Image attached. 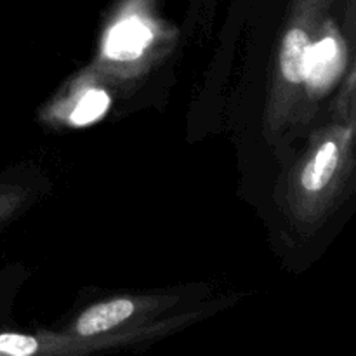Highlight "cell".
Listing matches in <instances>:
<instances>
[{"instance_id":"obj_3","label":"cell","mask_w":356,"mask_h":356,"mask_svg":"<svg viewBox=\"0 0 356 356\" xmlns=\"http://www.w3.org/2000/svg\"><path fill=\"white\" fill-rule=\"evenodd\" d=\"M337 44L334 38H323L315 47L309 45L306 56V76L313 86H325L337 70Z\"/></svg>"},{"instance_id":"obj_6","label":"cell","mask_w":356,"mask_h":356,"mask_svg":"<svg viewBox=\"0 0 356 356\" xmlns=\"http://www.w3.org/2000/svg\"><path fill=\"white\" fill-rule=\"evenodd\" d=\"M108 104H110V97H108L103 90H89V92L82 97L79 106L73 110L70 120L75 125L90 124V122L97 120V118L108 110Z\"/></svg>"},{"instance_id":"obj_1","label":"cell","mask_w":356,"mask_h":356,"mask_svg":"<svg viewBox=\"0 0 356 356\" xmlns=\"http://www.w3.org/2000/svg\"><path fill=\"white\" fill-rule=\"evenodd\" d=\"M152 40V31L141 21L131 17L118 23L110 31L106 42V54L111 59H134Z\"/></svg>"},{"instance_id":"obj_4","label":"cell","mask_w":356,"mask_h":356,"mask_svg":"<svg viewBox=\"0 0 356 356\" xmlns=\"http://www.w3.org/2000/svg\"><path fill=\"white\" fill-rule=\"evenodd\" d=\"M309 40L299 28L291 30L284 38L280 52L282 73L289 82L299 83L306 76V56H308Z\"/></svg>"},{"instance_id":"obj_7","label":"cell","mask_w":356,"mask_h":356,"mask_svg":"<svg viewBox=\"0 0 356 356\" xmlns=\"http://www.w3.org/2000/svg\"><path fill=\"white\" fill-rule=\"evenodd\" d=\"M38 350V343L33 337L19 334H0V353L14 356H28Z\"/></svg>"},{"instance_id":"obj_2","label":"cell","mask_w":356,"mask_h":356,"mask_svg":"<svg viewBox=\"0 0 356 356\" xmlns=\"http://www.w3.org/2000/svg\"><path fill=\"white\" fill-rule=\"evenodd\" d=\"M134 312V305L127 299H115V301L96 305L87 309L76 323V332L80 336H94V334L106 332L120 322L127 320Z\"/></svg>"},{"instance_id":"obj_5","label":"cell","mask_w":356,"mask_h":356,"mask_svg":"<svg viewBox=\"0 0 356 356\" xmlns=\"http://www.w3.org/2000/svg\"><path fill=\"white\" fill-rule=\"evenodd\" d=\"M337 167V146L325 143L316 153L315 159L308 163L302 172V186L308 191H320L334 176Z\"/></svg>"}]
</instances>
